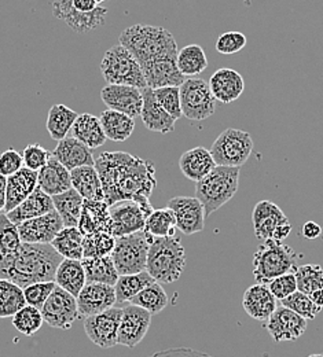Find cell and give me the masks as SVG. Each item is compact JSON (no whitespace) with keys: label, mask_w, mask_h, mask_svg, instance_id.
<instances>
[{"label":"cell","mask_w":323,"mask_h":357,"mask_svg":"<svg viewBox=\"0 0 323 357\" xmlns=\"http://www.w3.org/2000/svg\"><path fill=\"white\" fill-rule=\"evenodd\" d=\"M105 202L110 206L119 201H137L147 212H153L150 195L157 184L153 162L124 151H105L95 160Z\"/></svg>","instance_id":"obj_1"},{"label":"cell","mask_w":323,"mask_h":357,"mask_svg":"<svg viewBox=\"0 0 323 357\" xmlns=\"http://www.w3.org/2000/svg\"><path fill=\"white\" fill-rule=\"evenodd\" d=\"M63 257L51 243H25L10 255H0V279L27 287L38 282H51Z\"/></svg>","instance_id":"obj_2"},{"label":"cell","mask_w":323,"mask_h":357,"mask_svg":"<svg viewBox=\"0 0 323 357\" xmlns=\"http://www.w3.org/2000/svg\"><path fill=\"white\" fill-rule=\"evenodd\" d=\"M119 42L134 55L139 65L156 58L178 55L179 51L174 35L163 26L133 25L120 35Z\"/></svg>","instance_id":"obj_3"},{"label":"cell","mask_w":323,"mask_h":357,"mask_svg":"<svg viewBox=\"0 0 323 357\" xmlns=\"http://www.w3.org/2000/svg\"><path fill=\"white\" fill-rule=\"evenodd\" d=\"M186 267V252L179 236L153 238L146 271L156 282L174 283L181 279Z\"/></svg>","instance_id":"obj_4"},{"label":"cell","mask_w":323,"mask_h":357,"mask_svg":"<svg viewBox=\"0 0 323 357\" xmlns=\"http://www.w3.org/2000/svg\"><path fill=\"white\" fill-rule=\"evenodd\" d=\"M239 185V168L216 165L206 176L197 181L195 198L204 206L205 218L226 205L236 194Z\"/></svg>","instance_id":"obj_5"},{"label":"cell","mask_w":323,"mask_h":357,"mask_svg":"<svg viewBox=\"0 0 323 357\" xmlns=\"http://www.w3.org/2000/svg\"><path fill=\"white\" fill-rule=\"evenodd\" d=\"M299 255L289 245L267 239L253 255V276L256 283L269 284L279 275L294 272Z\"/></svg>","instance_id":"obj_6"},{"label":"cell","mask_w":323,"mask_h":357,"mask_svg":"<svg viewBox=\"0 0 323 357\" xmlns=\"http://www.w3.org/2000/svg\"><path fill=\"white\" fill-rule=\"evenodd\" d=\"M100 73L107 84L146 89L143 70L134 55L124 45H113L100 62Z\"/></svg>","instance_id":"obj_7"},{"label":"cell","mask_w":323,"mask_h":357,"mask_svg":"<svg viewBox=\"0 0 323 357\" xmlns=\"http://www.w3.org/2000/svg\"><path fill=\"white\" fill-rule=\"evenodd\" d=\"M151 241L153 236L144 229L116 238L110 256L119 275H131L146 271Z\"/></svg>","instance_id":"obj_8"},{"label":"cell","mask_w":323,"mask_h":357,"mask_svg":"<svg viewBox=\"0 0 323 357\" xmlns=\"http://www.w3.org/2000/svg\"><path fill=\"white\" fill-rule=\"evenodd\" d=\"M209 151L216 165L241 168L253 151V139L242 130L227 128L216 137Z\"/></svg>","instance_id":"obj_9"},{"label":"cell","mask_w":323,"mask_h":357,"mask_svg":"<svg viewBox=\"0 0 323 357\" xmlns=\"http://www.w3.org/2000/svg\"><path fill=\"white\" fill-rule=\"evenodd\" d=\"M182 114L190 121H204L216 112V99L202 79H187L179 87Z\"/></svg>","instance_id":"obj_10"},{"label":"cell","mask_w":323,"mask_h":357,"mask_svg":"<svg viewBox=\"0 0 323 357\" xmlns=\"http://www.w3.org/2000/svg\"><path fill=\"white\" fill-rule=\"evenodd\" d=\"M255 235L262 239H274L283 242L292 232V224L273 201H260L255 205L252 213Z\"/></svg>","instance_id":"obj_11"},{"label":"cell","mask_w":323,"mask_h":357,"mask_svg":"<svg viewBox=\"0 0 323 357\" xmlns=\"http://www.w3.org/2000/svg\"><path fill=\"white\" fill-rule=\"evenodd\" d=\"M40 311L45 321L58 330H69L73 323L82 317L76 297L59 286L54 287Z\"/></svg>","instance_id":"obj_12"},{"label":"cell","mask_w":323,"mask_h":357,"mask_svg":"<svg viewBox=\"0 0 323 357\" xmlns=\"http://www.w3.org/2000/svg\"><path fill=\"white\" fill-rule=\"evenodd\" d=\"M52 15L63 21L76 33L84 35L105 25L107 8L98 6L91 13H82L73 7L72 0H54Z\"/></svg>","instance_id":"obj_13"},{"label":"cell","mask_w":323,"mask_h":357,"mask_svg":"<svg viewBox=\"0 0 323 357\" xmlns=\"http://www.w3.org/2000/svg\"><path fill=\"white\" fill-rule=\"evenodd\" d=\"M123 308H109L103 312L84 317V331L96 347L109 349L117 345V335Z\"/></svg>","instance_id":"obj_14"},{"label":"cell","mask_w":323,"mask_h":357,"mask_svg":"<svg viewBox=\"0 0 323 357\" xmlns=\"http://www.w3.org/2000/svg\"><path fill=\"white\" fill-rule=\"evenodd\" d=\"M112 220V235L114 238L130 235L142 231L150 212H147L137 201H119L109 206Z\"/></svg>","instance_id":"obj_15"},{"label":"cell","mask_w":323,"mask_h":357,"mask_svg":"<svg viewBox=\"0 0 323 357\" xmlns=\"http://www.w3.org/2000/svg\"><path fill=\"white\" fill-rule=\"evenodd\" d=\"M176 56L178 55H167L140 65L149 89L181 87L183 84L186 79L178 68Z\"/></svg>","instance_id":"obj_16"},{"label":"cell","mask_w":323,"mask_h":357,"mask_svg":"<svg viewBox=\"0 0 323 357\" xmlns=\"http://www.w3.org/2000/svg\"><path fill=\"white\" fill-rule=\"evenodd\" d=\"M307 321L300 314L293 312L286 307H279L269 317L266 328L274 342H294L304 335L307 330Z\"/></svg>","instance_id":"obj_17"},{"label":"cell","mask_w":323,"mask_h":357,"mask_svg":"<svg viewBox=\"0 0 323 357\" xmlns=\"http://www.w3.org/2000/svg\"><path fill=\"white\" fill-rule=\"evenodd\" d=\"M151 313L134 304H130L126 308H123L117 335V345L135 348L146 337L151 323Z\"/></svg>","instance_id":"obj_18"},{"label":"cell","mask_w":323,"mask_h":357,"mask_svg":"<svg viewBox=\"0 0 323 357\" xmlns=\"http://www.w3.org/2000/svg\"><path fill=\"white\" fill-rule=\"evenodd\" d=\"M174 212L176 228L186 235L201 232L205 227V212L201 202L194 197H174L168 202Z\"/></svg>","instance_id":"obj_19"},{"label":"cell","mask_w":323,"mask_h":357,"mask_svg":"<svg viewBox=\"0 0 323 357\" xmlns=\"http://www.w3.org/2000/svg\"><path fill=\"white\" fill-rule=\"evenodd\" d=\"M63 227L57 211L17 224L21 241L25 243H51Z\"/></svg>","instance_id":"obj_20"},{"label":"cell","mask_w":323,"mask_h":357,"mask_svg":"<svg viewBox=\"0 0 323 357\" xmlns=\"http://www.w3.org/2000/svg\"><path fill=\"white\" fill-rule=\"evenodd\" d=\"M100 98L107 109L121 112L133 119L140 116L143 106L142 89L131 86L107 84L100 91Z\"/></svg>","instance_id":"obj_21"},{"label":"cell","mask_w":323,"mask_h":357,"mask_svg":"<svg viewBox=\"0 0 323 357\" xmlns=\"http://www.w3.org/2000/svg\"><path fill=\"white\" fill-rule=\"evenodd\" d=\"M77 308L82 317H89L103 312L117 303L114 286L103 283H86L76 297Z\"/></svg>","instance_id":"obj_22"},{"label":"cell","mask_w":323,"mask_h":357,"mask_svg":"<svg viewBox=\"0 0 323 357\" xmlns=\"http://www.w3.org/2000/svg\"><path fill=\"white\" fill-rule=\"evenodd\" d=\"M143 95V106L140 112L142 121L149 131L158 134H170L175 130L176 120L164 110V107L158 103L154 96L153 89L146 87L142 89Z\"/></svg>","instance_id":"obj_23"},{"label":"cell","mask_w":323,"mask_h":357,"mask_svg":"<svg viewBox=\"0 0 323 357\" xmlns=\"http://www.w3.org/2000/svg\"><path fill=\"white\" fill-rule=\"evenodd\" d=\"M242 308L252 319L267 321L277 310V298L267 284L256 283L249 286L242 297Z\"/></svg>","instance_id":"obj_24"},{"label":"cell","mask_w":323,"mask_h":357,"mask_svg":"<svg viewBox=\"0 0 323 357\" xmlns=\"http://www.w3.org/2000/svg\"><path fill=\"white\" fill-rule=\"evenodd\" d=\"M209 89L216 102L232 103L245 89L243 77L231 68L218 69L209 79Z\"/></svg>","instance_id":"obj_25"},{"label":"cell","mask_w":323,"mask_h":357,"mask_svg":"<svg viewBox=\"0 0 323 357\" xmlns=\"http://www.w3.org/2000/svg\"><path fill=\"white\" fill-rule=\"evenodd\" d=\"M38 187V172L22 167L18 172L7 178L6 185V206L4 212L8 213L27 199Z\"/></svg>","instance_id":"obj_26"},{"label":"cell","mask_w":323,"mask_h":357,"mask_svg":"<svg viewBox=\"0 0 323 357\" xmlns=\"http://www.w3.org/2000/svg\"><path fill=\"white\" fill-rule=\"evenodd\" d=\"M66 169L72 171L79 167L95 165L91 149L76 137H63L51 153Z\"/></svg>","instance_id":"obj_27"},{"label":"cell","mask_w":323,"mask_h":357,"mask_svg":"<svg viewBox=\"0 0 323 357\" xmlns=\"http://www.w3.org/2000/svg\"><path fill=\"white\" fill-rule=\"evenodd\" d=\"M77 228L83 235L93 232H110L112 220L109 213V205L105 201L84 199Z\"/></svg>","instance_id":"obj_28"},{"label":"cell","mask_w":323,"mask_h":357,"mask_svg":"<svg viewBox=\"0 0 323 357\" xmlns=\"http://www.w3.org/2000/svg\"><path fill=\"white\" fill-rule=\"evenodd\" d=\"M38 187L50 197L65 192L72 188L70 171L51 154L46 165L38 171Z\"/></svg>","instance_id":"obj_29"},{"label":"cell","mask_w":323,"mask_h":357,"mask_svg":"<svg viewBox=\"0 0 323 357\" xmlns=\"http://www.w3.org/2000/svg\"><path fill=\"white\" fill-rule=\"evenodd\" d=\"M52 211H55L52 197L36 187V190L27 199H24L17 208L6 215L13 223L20 224L33 218L43 216Z\"/></svg>","instance_id":"obj_30"},{"label":"cell","mask_w":323,"mask_h":357,"mask_svg":"<svg viewBox=\"0 0 323 357\" xmlns=\"http://www.w3.org/2000/svg\"><path fill=\"white\" fill-rule=\"evenodd\" d=\"M215 167L216 164L213 157L205 147H194L187 150L179 160V168L183 175L195 183L205 178Z\"/></svg>","instance_id":"obj_31"},{"label":"cell","mask_w":323,"mask_h":357,"mask_svg":"<svg viewBox=\"0 0 323 357\" xmlns=\"http://www.w3.org/2000/svg\"><path fill=\"white\" fill-rule=\"evenodd\" d=\"M54 282L57 283V286L66 290L73 297H77L87 283L82 260L63 259L57 268Z\"/></svg>","instance_id":"obj_32"},{"label":"cell","mask_w":323,"mask_h":357,"mask_svg":"<svg viewBox=\"0 0 323 357\" xmlns=\"http://www.w3.org/2000/svg\"><path fill=\"white\" fill-rule=\"evenodd\" d=\"M99 121L106 137L117 143L126 142L135 130V119L112 109L102 112Z\"/></svg>","instance_id":"obj_33"},{"label":"cell","mask_w":323,"mask_h":357,"mask_svg":"<svg viewBox=\"0 0 323 357\" xmlns=\"http://www.w3.org/2000/svg\"><path fill=\"white\" fill-rule=\"evenodd\" d=\"M72 188H75L84 199L105 201L100 178L93 165L79 167L70 171Z\"/></svg>","instance_id":"obj_34"},{"label":"cell","mask_w":323,"mask_h":357,"mask_svg":"<svg viewBox=\"0 0 323 357\" xmlns=\"http://www.w3.org/2000/svg\"><path fill=\"white\" fill-rule=\"evenodd\" d=\"M70 132L73 135V137L84 143L89 149H98L103 146L105 142L107 140L106 135L102 130L99 119L89 113H83L77 116Z\"/></svg>","instance_id":"obj_35"},{"label":"cell","mask_w":323,"mask_h":357,"mask_svg":"<svg viewBox=\"0 0 323 357\" xmlns=\"http://www.w3.org/2000/svg\"><path fill=\"white\" fill-rule=\"evenodd\" d=\"M82 264L86 272L87 283H103L114 286L120 276L110 255L91 259L83 257Z\"/></svg>","instance_id":"obj_36"},{"label":"cell","mask_w":323,"mask_h":357,"mask_svg":"<svg viewBox=\"0 0 323 357\" xmlns=\"http://www.w3.org/2000/svg\"><path fill=\"white\" fill-rule=\"evenodd\" d=\"M84 198L75 190L70 188L65 192L52 197L54 208L61 216L65 227H77Z\"/></svg>","instance_id":"obj_37"},{"label":"cell","mask_w":323,"mask_h":357,"mask_svg":"<svg viewBox=\"0 0 323 357\" xmlns=\"http://www.w3.org/2000/svg\"><path fill=\"white\" fill-rule=\"evenodd\" d=\"M83 238L77 227H63L52 239L51 246L63 257L70 260L83 259Z\"/></svg>","instance_id":"obj_38"},{"label":"cell","mask_w":323,"mask_h":357,"mask_svg":"<svg viewBox=\"0 0 323 357\" xmlns=\"http://www.w3.org/2000/svg\"><path fill=\"white\" fill-rule=\"evenodd\" d=\"M77 113L65 105L51 106L47 117V131L52 140H62L70 132L73 123L77 119Z\"/></svg>","instance_id":"obj_39"},{"label":"cell","mask_w":323,"mask_h":357,"mask_svg":"<svg viewBox=\"0 0 323 357\" xmlns=\"http://www.w3.org/2000/svg\"><path fill=\"white\" fill-rule=\"evenodd\" d=\"M156 282L151 275L147 271H142L139 273L131 275H120L116 284V300L117 303H130L139 291H142L144 287Z\"/></svg>","instance_id":"obj_40"},{"label":"cell","mask_w":323,"mask_h":357,"mask_svg":"<svg viewBox=\"0 0 323 357\" xmlns=\"http://www.w3.org/2000/svg\"><path fill=\"white\" fill-rule=\"evenodd\" d=\"M176 63L185 77H193L201 75L208 68V58L201 45H188L178 51Z\"/></svg>","instance_id":"obj_41"},{"label":"cell","mask_w":323,"mask_h":357,"mask_svg":"<svg viewBox=\"0 0 323 357\" xmlns=\"http://www.w3.org/2000/svg\"><path fill=\"white\" fill-rule=\"evenodd\" d=\"M25 305L22 287L11 280L0 279V319L11 317Z\"/></svg>","instance_id":"obj_42"},{"label":"cell","mask_w":323,"mask_h":357,"mask_svg":"<svg viewBox=\"0 0 323 357\" xmlns=\"http://www.w3.org/2000/svg\"><path fill=\"white\" fill-rule=\"evenodd\" d=\"M130 303L146 310L151 314H157L164 311V308H167L168 296L164 287L160 284V282H153L151 284L144 287L142 291H139Z\"/></svg>","instance_id":"obj_43"},{"label":"cell","mask_w":323,"mask_h":357,"mask_svg":"<svg viewBox=\"0 0 323 357\" xmlns=\"http://www.w3.org/2000/svg\"><path fill=\"white\" fill-rule=\"evenodd\" d=\"M143 229L147 234H150L153 238L176 235L178 228H176V220H175L174 212L170 208L153 211L147 216Z\"/></svg>","instance_id":"obj_44"},{"label":"cell","mask_w":323,"mask_h":357,"mask_svg":"<svg viewBox=\"0 0 323 357\" xmlns=\"http://www.w3.org/2000/svg\"><path fill=\"white\" fill-rule=\"evenodd\" d=\"M11 323L17 331L31 337L42 328L45 319L40 310L31 305H25L18 312L11 316Z\"/></svg>","instance_id":"obj_45"},{"label":"cell","mask_w":323,"mask_h":357,"mask_svg":"<svg viewBox=\"0 0 323 357\" xmlns=\"http://www.w3.org/2000/svg\"><path fill=\"white\" fill-rule=\"evenodd\" d=\"M116 238L110 232H93L83 238V257H103L113 252Z\"/></svg>","instance_id":"obj_46"},{"label":"cell","mask_w":323,"mask_h":357,"mask_svg":"<svg viewBox=\"0 0 323 357\" xmlns=\"http://www.w3.org/2000/svg\"><path fill=\"white\" fill-rule=\"evenodd\" d=\"M297 290L304 294H311L323 289V268L318 264H306L294 269Z\"/></svg>","instance_id":"obj_47"},{"label":"cell","mask_w":323,"mask_h":357,"mask_svg":"<svg viewBox=\"0 0 323 357\" xmlns=\"http://www.w3.org/2000/svg\"><path fill=\"white\" fill-rule=\"evenodd\" d=\"M282 305L292 310L293 312L300 314L301 317H304L306 320H314L320 312L322 311L321 308H318L313 300L310 298L308 294H304L301 291H294L293 294H290L289 297L280 300Z\"/></svg>","instance_id":"obj_48"},{"label":"cell","mask_w":323,"mask_h":357,"mask_svg":"<svg viewBox=\"0 0 323 357\" xmlns=\"http://www.w3.org/2000/svg\"><path fill=\"white\" fill-rule=\"evenodd\" d=\"M22 241L17 228V224L13 223L7 215L0 213V255L14 253Z\"/></svg>","instance_id":"obj_49"},{"label":"cell","mask_w":323,"mask_h":357,"mask_svg":"<svg viewBox=\"0 0 323 357\" xmlns=\"http://www.w3.org/2000/svg\"><path fill=\"white\" fill-rule=\"evenodd\" d=\"M156 99L168 112L175 120H179L182 114L181 107V92L179 87H163V89H153Z\"/></svg>","instance_id":"obj_50"},{"label":"cell","mask_w":323,"mask_h":357,"mask_svg":"<svg viewBox=\"0 0 323 357\" xmlns=\"http://www.w3.org/2000/svg\"><path fill=\"white\" fill-rule=\"evenodd\" d=\"M55 286H57V283L54 280H51V282H38V283L24 287L22 290H24V297H25L27 305L42 310L48 296L52 293Z\"/></svg>","instance_id":"obj_51"},{"label":"cell","mask_w":323,"mask_h":357,"mask_svg":"<svg viewBox=\"0 0 323 357\" xmlns=\"http://www.w3.org/2000/svg\"><path fill=\"white\" fill-rule=\"evenodd\" d=\"M21 154H22L24 167H27L32 171H36V172L46 165L47 161L51 155V153L47 149L38 143L28 144Z\"/></svg>","instance_id":"obj_52"},{"label":"cell","mask_w":323,"mask_h":357,"mask_svg":"<svg viewBox=\"0 0 323 357\" xmlns=\"http://www.w3.org/2000/svg\"><path fill=\"white\" fill-rule=\"evenodd\" d=\"M270 291L277 300H283L297 291V283H296V276L294 272H287L283 275H279L276 279H273L269 284Z\"/></svg>","instance_id":"obj_53"},{"label":"cell","mask_w":323,"mask_h":357,"mask_svg":"<svg viewBox=\"0 0 323 357\" xmlns=\"http://www.w3.org/2000/svg\"><path fill=\"white\" fill-rule=\"evenodd\" d=\"M246 42L248 40L243 33L231 31V32H226L219 36V39L216 42V50H218V52H220L223 55H234V54L239 52L242 48H245Z\"/></svg>","instance_id":"obj_54"},{"label":"cell","mask_w":323,"mask_h":357,"mask_svg":"<svg viewBox=\"0 0 323 357\" xmlns=\"http://www.w3.org/2000/svg\"><path fill=\"white\" fill-rule=\"evenodd\" d=\"M24 167L22 154L14 149H8L0 153V175L8 178L18 172Z\"/></svg>","instance_id":"obj_55"},{"label":"cell","mask_w":323,"mask_h":357,"mask_svg":"<svg viewBox=\"0 0 323 357\" xmlns=\"http://www.w3.org/2000/svg\"><path fill=\"white\" fill-rule=\"evenodd\" d=\"M149 357H213L208 354H204L201 351H197V349H193V348H185V347H181V348H171V349H167V351H161V352H157L154 355Z\"/></svg>","instance_id":"obj_56"},{"label":"cell","mask_w":323,"mask_h":357,"mask_svg":"<svg viewBox=\"0 0 323 357\" xmlns=\"http://www.w3.org/2000/svg\"><path fill=\"white\" fill-rule=\"evenodd\" d=\"M301 232L303 235L307 238V239H317L321 236L322 234V227L315 222H307V223L303 225L301 228Z\"/></svg>","instance_id":"obj_57"},{"label":"cell","mask_w":323,"mask_h":357,"mask_svg":"<svg viewBox=\"0 0 323 357\" xmlns=\"http://www.w3.org/2000/svg\"><path fill=\"white\" fill-rule=\"evenodd\" d=\"M73 7L82 13H91L99 4L95 0H72Z\"/></svg>","instance_id":"obj_58"},{"label":"cell","mask_w":323,"mask_h":357,"mask_svg":"<svg viewBox=\"0 0 323 357\" xmlns=\"http://www.w3.org/2000/svg\"><path fill=\"white\" fill-rule=\"evenodd\" d=\"M6 185H7V178L0 175V213L4 212V206H6Z\"/></svg>","instance_id":"obj_59"},{"label":"cell","mask_w":323,"mask_h":357,"mask_svg":"<svg viewBox=\"0 0 323 357\" xmlns=\"http://www.w3.org/2000/svg\"><path fill=\"white\" fill-rule=\"evenodd\" d=\"M310 298L313 300V303L318 307V308H323V289H320V290H315V291H313L311 294H310Z\"/></svg>","instance_id":"obj_60"},{"label":"cell","mask_w":323,"mask_h":357,"mask_svg":"<svg viewBox=\"0 0 323 357\" xmlns=\"http://www.w3.org/2000/svg\"><path fill=\"white\" fill-rule=\"evenodd\" d=\"M308 357H323L322 355H318V354H315V355H311V356Z\"/></svg>","instance_id":"obj_61"},{"label":"cell","mask_w":323,"mask_h":357,"mask_svg":"<svg viewBox=\"0 0 323 357\" xmlns=\"http://www.w3.org/2000/svg\"><path fill=\"white\" fill-rule=\"evenodd\" d=\"M98 4H100V3H103V1H106V0H95Z\"/></svg>","instance_id":"obj_62"},{"label":"cell","mask_w":323,"mask_h":357,"mask_svg":"<svg viewBox=\"0 0 323 357\" xmlns=\"http://www.w3.org/2000/svg\"><path fill=\"white\" fill-rule=\"evenodd\" d=\"M322 356H323V355H322Z\"/></svg>","instance_id":"obj_63"}]
</instances>
